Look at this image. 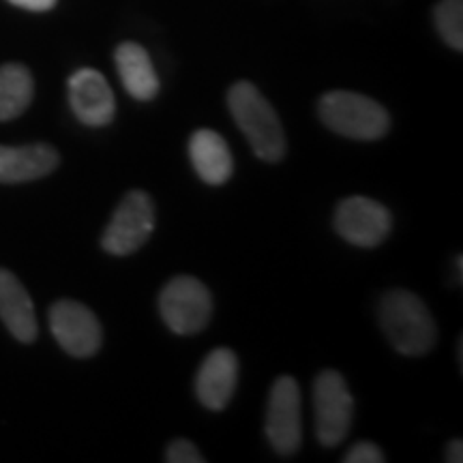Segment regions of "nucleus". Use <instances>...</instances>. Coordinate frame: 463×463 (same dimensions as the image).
<instances>
[{
  "label": "nucleus",
  "instance_id": "3",
  "mask_svg": "<svg viewBox=\"0 0 463 463\" xmlns=\"http://www.w3.org/2000/svg\"><path fill=\"white\" fill-rule=\"evenodd\" d=\"M322 123L350 140H380L389 133V112L378 101L350 90L326 92L317 103Z\"/></svg>",
  "mask_w": 463,
  "mask_h": 463
},
{
  "label": "nucleus",
  "instance_id": "18",
  "mask_svg": "<svg viewBox=\"0 0 463 463\" xmlns=\"http://www.w3.org/2000/svg\"><path fill=\"white\" fill-rule=\"evenodd\" d=\"M165 461L170 463H204L206 459L202 457L195 444L189 439H174V442L165 450Z\"/></svg>",
  "mask_w": 463,
  "mask_h": 463
},
{
  "label": "nucleus",
  "instance_id": "9",
  "mask_svg": "<svg viewBox=\"0 0 463 463\" xmlns=\"http://www.w3.org/2000/svg\"><path fill=\"white\" fill-rule=\"evenodd\" d=\"M50 328L62 350L71 356L89 358L101 347V324L89 307L78 300H58L50 309Z\"/></svg>",
  "mask_w": 463,
  "mask_h": 463
},
{
  "label": "nucleus",
  "instance_id": "11",
  "mask_svg": "<svg viewBox=\"0 0 463 463\" xmlns=\"http://www.w3.org/2000/svg\"><path fill=\"white\" fill-rule=\"evenodd\" d=\"M239 382V361L228 347H217L202 363L195 378V395L208 410H223Z\"/></svg>",
  "mask_w": 463,
  "mask_h": 463
},
{
  "label": "nucleus",
  "instance_id": "16",
  "mask_svg": "<svg viewBox=\"0 0 463 463\" xmlns=\"http://www.w3.org/2000/svg\"><path fill=\"white\" fill-rule=\"evenodd\" d=\"M33 75L26 67L9 65L0 67V120H14L33 101Z\"/></svg>",
  "mask_w": 463,
  "mask_h": 463
},
{
  "label": "nucleus",
  "instance_id": "7",
  "mask_svg": "<svg viewBox=\"0 0 463 463\" xmlns=\"http://www.w3.org/2000/svg\"><path fill=\"white\" fill-rule=\"evenodd\" d=\"M303 425H300V389L297 380L281 375L275 380L266 410V438L275 453L294 455L300 447Z\"/></svg>",
  "mask_w": 463,
  "mask_h": 463
},
{
  "label": "nucleus",
  "instance_id": "6",
  "mask_svg": "<svg viewBox=\"0 0 463 463\" xmlns=\"http://www.w3.org/2000/svg\"><path fill=\"white\" fill-rule=\"evenodd\" d=\"M155 230V204L144 191L127 194L103 232L101 247L112 256L136 253Z\"/></svg>",
  "mask_w": 463,
  "mask_h": 463
},
{
  "label": "nucleus",
  "instance_id": "2",
  "mask_svg": "<svg viewBox=\"0 0 463 463\" xmlns=\"http://www.w3.org/2000/svg\"><path fill=\"white\" fill-rule=\"evenodd\" d=\"M380 324L392 347L405 356H425L436 345V322L427 305L408 289H392L382 297Z\"/></svg>",
  "mask_w": 463,
  "mask_h": 463
},
{
  "label": "nucleus",
  "instance_id": "21",
  "mask_svg": "<svg viewBox=\"0 0 463 463\" xmlns=\"http://www.w3.org/2000/svg\"><path fill=\"white\" fill-rule=\"evenodd\" d=\"M447 461L449 463H461L463 461V442L459 438H455L447 449Z\"/></svg>",
  "mask_w": 463,
  "mask_h": 463
},
{
  "label": "nucleus",
  "instance_id": "15",
  "mask_svg": "<svg viewBox=\"0 0 463 463\" xmlns=\"http://www.w3.org/2000/svg\"><path fill=\"white\" fill-rule=\"evenodd\" d=\"M189 157L195 172L208 184H223L234 172L228 144L213 129H198L191 136Z\"/></svg>",
  "mask_w": 463,
  "mask_h": 463
},
{
  "label": "nucleus",
  "instance_id": "20",
  "mask_svg": "<svg viewBox=\"0 0 463 463\" xmlns=\"http://www.w3.org/2000/svg\"><path fill=\"white\" fill-rule=\"evenodd\" d=\"M9 3L28 11H50L56 5V0H9Z\"/></svg>",
  "mask_w": 463,
  "mask_h": 463
},
{
  "label": "nucleus",
  "instance_id": "13",
  "mask_svg": "<svg viewBox=\"0 0 463 463\" xmlns=\"http://www.w3.org/2000/svg\"><path fill=\"white\" fill-rule=\"evenodd\" d=\"M58 165V153L48 144L0 146V183H28L48 176Z\"/></svg>",
  "mask_w": 463,
  "mask_h": 463
},
{
  "label": "nucleus",
  "instance_id": "4",
  "mask_svg": "<svg viewBox=\"0 0 463 463\" xmlns=\"http://www.w3.org/2000/svg\"><path fill=\"white\" fill-rule=\"evenodd\" d=\"M159 311L170 331L176 335H195L211 320V292L195 277H174L161 289Z\"/></svg>",
  "mask_w": 463,
  "mask_h": 463
},
{
  "label": "nucleus",
  "instance_id": "22",
  "mask_svg": "<svg viewBox=\"0 0 463 463\" xmlns=\"http://www.w3.org/2000/svg\"><path fill=\"white\" fill-rule=\"evenodd\" d=\"M461 264L463 262H461V256H459V258H457V281H459V283H461V270H463Z\"/></svg>",
  "mask_w": 463,
  "mask_h": 463
},
{
  "label": "nucleus",
  "instance_id": "17",
  "mask_svg": "<svg viewBox=\"0 0 463 463\" xmlns=\"http://www.w3.org/2000/svg\"><path fill=\"white\" fill-rule=\"evenodd\" d=\"M436 28L450 48L463 50V0H442L436 5Z\"/></svg>",
  "mask_w": 463,
  "mask_h": 463
},
{
  "label": "nucleus",
  "instance_id": "12",
  "mask_svg": "<svg viewBox=\"0 0 463 463\" xmlns=\"http://www.w3.org/2000/svg\"><path fill=\"white\" fill-rule=\"evenodd\" d=\"M0 317L11 335L22 344L37 337V316L26 288L9 270L0 269Z\"/></svg>",
  "mask_w": 463,
  "mask_h": 463
},
{
  "label": "nucleus",
  "instance_id": "19",
  "mask_svg": "<svg viewBox=\"0 0 463 463\" xmlns=\"http://www.w3.org/2000/svg\"><path fill=\"white\" fill-rule=\"evenodd\" d=\"M345 463H384L386 455L373 442H358L344 457Z\"/></svg>",
  "mask_w": 463,
  "mask_h": 463
},
{
  "label": "nucleus",
  "instance_id": "10",
  "mask_svg": "<svg viewBox=\"0 0 463 463\" xmlns=\"http://www.w3.org/2000/svg\"><path fill=\"white\" fill-rule=\"evenodd\" d=\"M69 103L73 114L89 127L112 123L116 112L114 92L103 73L95 69H80L69 80Z\"/></svg>",
  "mask_w": 463,
  "mask_h": 463
},
{
  "label": "nucleus",
  "instance_id": "1",
  "mask_svg": "<svg viewBox=\"0 0 463 463\" xmlns=\"http://www.w3.org/2000/svg\"><path fill=\"white\" fill-rule=\"evenodd\" d=\"M232 118L245 133L249 146L262 161L277 164L286 157V133L275 108L256 86L249 82L234 84L228 92Z\"/></svg>",
  "mask_w": 463,
  "mask_h": 463
},
{
  "label": "nucleus",
  "instance_id": "8",
  "mask_svg": "<svg viewBox=\"0 0 463 463\" xmlns=\"http://www.w3.org/2000/svg\"><path fill=\"white\" fill-rule=\"evenodd\" d=\"M392 225L391 211L380 202L364 195H352L337 206L335 230L350 245L372 249L389 236Z\"/></svg>",
  "mask_w": 463,
  "mask_h": 463
},
{
  "label": "nucleus",
  "instance_id": "14",
  "mask_svg": "<svg viewBox=\"0 0 463 463\" xmlns=\"http://www.w3.org/2000/svg\"><path fill=\"white\" fill-rule=\"evenodd\" d=\"M116 69H118L120 82L133 99L150 101L159 92V78L150 62L148 52L140 43H120L116 48Z\"/></svg>",
  "mask_w": 463,
  "mask_h": 463
},
{
  "label": "nucleus",
  "instance_id": "5",
  "mask_svg": "<svg viewBox=\"0 0 463 463\" xmlns=\"http://www.w3.org/2000/svg\"><path fill=\"white\" fill-rule=\"evenodd\" d=\"M314 410L316 436L322 447H337L344 442L354 416V399L344 375L335 369H326L314 382Z\"/></svg>",
  "mask_w": 463,
  "mask_h": 463
}]
</instances>
